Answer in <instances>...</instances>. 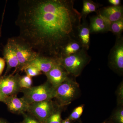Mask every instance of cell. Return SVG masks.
<instances>
[{
    "mask_svg": "<svg viewBox=\"0 0 123 123\" xmlns=\"http://www.w3.org/2000/svg\"><path fill=\"white\" fill-rule=\"evenodd\" d=\"M73 0H20L15 24L18 36L39 55L57 58L63 47L77 39L80 13Z\"/></svg>",
    "mask_w": 123,
    "mask_h": 123,
    "instance_id": "cell-1",
    "label": "cell"
},
{
    "mask_svg": "<svg viewBox=\"0 0 123 123\" xmlns=\"http://www.w3.org/2000/svg\"><path fill=\"white\" fill-rule=\"evenodd\" d=\"M58 63L66 70L68 75L79 76L85 66L90 62L91 57L87 50L84 48L77 53L67 56L56 58Z\"/></svg>",
    "mask_w": 123,
    "mask_h": 123,
    "instance_id": "cell-2",
    "label": "cell"
},
{
    "mask_svg": "<svg viewBox=\"0 0 123 123\" xmlns=\"http://www.w3.org/2000/svg\"><path fill=\"white\" fill-rule=\"evenodd\" d=\"M56 88H54L47 81L44 84L28 89H22V98L29 105L47 100H52L55 98Z\"/></svg>",
    "mask_w": 123,
    "mask_h": 123,
    "instance_id": "cell-3",
    "label": "cell"
},
{
    "mask_svg": "<svg viewBox=\"0 0 123 123\" xmlns=\"http://www.w3.org/2000/svg\"><path fill=\"white\" fill-rule=\"evenodd\" d=\"M12 38L18 61V67L13 73L14 74L23 71L28 65L39 55L19 36Z\"/></svg>",
    "mask_w": 123,
    "mask_h": 123,
    "instance_id": "cell-4",
    "label": "cell"
},
{
    "mask_svg": "<svg viewBox=\"0 0 123 123\" xmlns=\"http://www.w3.org/2000/svg\"><path fill=\"white\" fill-rule=\"evenodd\" d=\"M79 90L78 84L68 77L56 88L55 98L60 106L66 105L76 98Z\"/></svg>",
    "mask_w": 123,
    "mask_h": 123,
    "instance_id": "cell-5",
    "label": "cell"
},
{
    "mask_svg": "<svg viewBox=\"0 0 123 123\" xmlns=\"http://www.w3.org/2000/svg\"><path fill=\"white\" fill-rule=\"evenodd\" d=\"M108 64L113 70L119 73L123 71V37L122 35L116 36L114 46L108 55Z\"/></svg>",
    "mask_w": 123,
    "mask_h": 123,
    "instance_id": "cell-6",
    "label": "cell"
},
{
    "mask_svg": "<svg viewBox=\"0 0 123 123\" xmlns=\"http://www.w3.org/2000/svg\"><path fill=\"white\" fill-rule=\"evenodd\" d=\"M55 109L53 101L47 100L30 104L27 112L44 123Z\"/></svg>",
    "mask_w": 123,
    "mask_h": 123,
    "instance_id": "cell-7",
    "label": "cell"
},
{
    "mask_svg": "<svg viewBox=\"0 0 123 123\" xmlns=\"http://www.w3.org/2000/svg\"><path fill=\"white\" fill-rule=\"evenodd\" d=\"M20 77L18 73L0 77V92L6 97L17 95L22 90L19 85Z\"/></svg>",
    "mask_w": 123,
    "mask_h": 123,
    "instance_id": "cell-8",
    "label": "cell"
},
{
    "mask_svg": "<svg viewBox=\"0 0 123 123\" xmlns=\"http://www.w3.org/2000/svg\"><path fill=\"white\" fill-rule=\"evenodd\" d=\"M3 58L7 64V67L4 75H8L11 69L15 68V70L18 66L15 46L13 38H9L7 43L3 48L2 50Z\"/></svg>",
    "mask_w": 123,
    "mask_h": 123,
    "instance_id": "cell-9",
    "label": "cell"
},
{
    "mask_svg": "<svg viewBox=\"0 0 123 123\" xmlns=\"http://www.w3.org/2000/svg\"><path fill=\"white\" fill-rule=\"evenodd\" d=\"M3 103L10 111L17 114L22 115L27 112L29 105L22 97L18 98L17 95L6 97Z\"/></svg>",
    "mask_w": 123,
    "mask_h": 123,
    "instance_id": "cell-10",
    "label": "cell"
},
{
    "mask_svg": "<svg viewBox=\"0 0 123 123\" xmlns=\"http://www.w3.org/2000/svg\"><path fill=\"white\" fill-rule=\"evenodd\" d=\"M45 75L47 78V81L55 88L63 82L68 77L69 75L58 63Z\"/></svg>",
    "mask_w": 123,
    "mask_h": 123,
    "instance_id": "cell-11",
    "label": "cell"
},
{
    "mask_svg": "<svg viewBox=\"0 0 123 123\" xmlns=\"http://www.w3.org/2000/svg\"><path fill=\"white\" fill-rule=\"evenodd\" d=\"M57 63L56 58L39 55L26 67L32 66L35 67L45 74L49 72Z\"/></svg>",
    "mask_w": 123,
    "mask_h": 123,
    "instance_id": "cell-12",
    "label": "cell"
},
{
    "mask_svg": "<svg viewBox=\"0 0 123 123\" xmlns=\"http://www.w3.org/2000/svg\"><path fill=\"white\" fill-rule=\"evenodd\" d=\"M98 12L111 23L123 18V7L122 5L103 7L99 9Z\"/></svg>",
    "mask_w": 123,
    "mask_h": 123,
    "instance_id": "cell-13",
    "label": "cell"
},
{
    "mask_svg": "<svg viewBox=\"0 0 123 123\" xmlns=\"http://www.w3.org/2000/svg\"><path fill=\"white\" fill-rule=\"evenodd\" d=\"M82 21L77 30V39L81 44L82 47L88 51L90 46V30L86 20Z\"/></svg>",
    "mask_w": 123,
    "mask_h": 123,
    "instance_id": "cell-14",
    "label": "cell"
},
{
    "mask_svg": "<svg viewBox=\"0 0 123 123\" xmlns=\"http://www.w3.org/2000/svg\"><path fill=\"white\" fill-rule=\"evenodd\" d=\"M89 25L91 34L105 33L110 31V27L105 21L97 14L90 18Z\"/></svg>",
    "mask_w": 123,
    "mask_h": 123,
    "instance_id": "cell-15",
    "label": "cell"
},
{
    "mask_svg": "<svg viewBox=\"0 0 123 123\" xmlns=\"http://www.w3.org/2000/svg\"><path fill=\"white\" fill-rule=\"evenodd\" d=\"M83 48L77 39L72 40L65 45L60 54V56H67L77 53Z\"/></svg>",
    "mask_w": 123,
    "mask_h": 123,
    "instance_id": "cell-16",
    "label": "cell"
},
{
    "mask_svg": "<svg viewBox=\"0 0 123 123\" xmlns=\"http://www.w3.org/2000/svg\"><path fill=\"white\" fill-rule=\"evenodd\" d=\"M99 5L91 0H83L82 8L80 13L82 20H86L88 14L93 12L97 13L99 10Z\"/></svg>",
    "mask_w": 123,
    "mask_h": 123,
    "instance_id": "cell-17",
    "label": "cell"
},
{
    "mask_svg": "<svg viewBox=\"0 0 123 123\" xmlns=\"http://www.w3.org/2000/svg\"><path fill=\"white\" fill-rule=\"evenodd\" d=\"M123 31V18L111 23L110 26V31H111L116 36L122 35Z\"/></svg>",
    "mask_w": 123,
    "mask_h": 123,
    "instance_id": "cell-18",
    "label": "cell"
},
{
    "mask_svg": "<svg viewBox=\"0 0 123 123\" xmlns=\"http://www.w3.org/2000/svg\"><path fill=\"white\" fill-rule=\"evenodd\" d=\"M62 121L61 111L59 110L55 109L44 123H61Z\"/></svg>",
    "mask_w": 123,
    "mask_h": 123,
    "instance_id": "cell-19",
    "label": "cell"
},
{
    "mask_svg": "<svg viewBox=\"0 0 123 123\" xmlns=\"http://www.w3.org/2000/svg\"><path fill=\"white\" fill-rule=\"evenodd\" d=\"M32 84V77L26 75L21 76L19 80V85L22 89L31 88Z\"/></svg>",
    "mask_w": 123,
    "mask_h": 123,
    "instance_id": "cell-20",
    "label": "cell"
},
{
    "mask_svg": "<svg viewBox=\"0 0 123 123\" xmlns=\"http://www.w3.org/2000/svg\"><path fill=\"white\" fill-rule=\"evenodd\" d=\"M84 109V106L83 105H80L76 108L73 111L68 118L70 121L78 119L81 116L83 113Z\"/></svg>",
    "mask_w": 123,
    "mask_h": 123,
    "instance_id": "cell-21",
    "label": "cell"
},
{
    "mask_svg": "<svg viewBox=\"0 0 123 123\" xmlns=\"http://www.w3.org/2000/svg\"><path fill=\"white\" fill-rule=\"evenodd\" d=\"M24 72L26 75L32 77L41 75L43 73L37 68L32 66H28L24 69Z\"/></svg>",
    "mask_w": 123,
    "mask_h": 123,
    "instance_id": "cell-22",
    "label": "cell"
},
{
    "mask_svg": "<svg viewBox=\"0 0 123 123\" xmlns=\"http://www.w3.org/2000/svg\"><path fill=\"white\" fill-rule=\"evenodd\" d=\"M22 115L24 123H42L35 117L27 112L24 113Z\"/></svg>",
    "mask_w": 123,
    "mask_h": 123,
    "instance_id": "cell-23",
    "label": "cell"
},
{
    "mask_svg": "<svg viewBox=\"0 0 123 123\" xmlns=\"http://www.w3.org/2000/svg\"><path fill=\"white\" fill-rule=\"evenodd\" d=\"M114 120L116 123H123V110L121 109L116 112L114 117Z\"/></svg>",
    "mask_w": 123,
    "mask_h": 123,
    "instance_id": "cell-24",
    "label": "cell"
},
{
    "mask_svg": "<svg viewBox=\"0 0 123 123\" xmlns=\"http://www.w3.org/2000/svg\"><path fill=\"white\" fill-rule=\"evenodd\" d=\"M5 61L4 58L0 57V77L2 75L5 66Z\"/></svg>",
    "mask_w": 123,
    "mask_h": 123,
    "instance_id": "cell-25",
    "label": "cell"
},
{
    "mask_svg": "<svg viewBox=\"0 0 123 123\" xmlns=\"http://www.w3.org/2000/svg\"><path fill=\"white\" fill-rule=\"evenodd\" d=\"M108 2L112 6H118L121 5V0H108Z\"/></svg>",
    "mask_w": 123,
    "mask_h": 123,
    "instance_id": "cell-26",
    "label": "cell"
},
{
    "mask_svg": "<svg viewBox=\"0 0 123 123\" xmlns=\"http://www.w3.org/2000/svg\"><path fill=\"white\" fill-rule=\"evenodd\" d=\"M6 97L4 95L2 94L1 92H0V102H2L3 103L4 102Z\"/></svg>",
    "mask_w": 123,
    "mask_h": 123,
    "instance_id": "cell-27",
    "label": "cell"
},
{
    "mask_svg": "<svg viewBox=\"0 0 123 123\" xmlns=\"http://www.w3.org/2000/svg\"><path fill=\"white\" fill-rule=\"evenodd\" d=\"M4 10L5 11V10ZM5 11H4V12L3 15H2V21H1V24L0 27V37H1V27H2V22H3V19H4V14L5 13Z\"/></svg>",
    "mask_w": 123,
    "mask_h": 123,
    "instance_id": "cell-28",
    "label": "cell"
},
{
    "mask_svg": "<svg viewBox=\"0 0 123 123\" xmlns=\"http://www.w3.org/2000/svg\"><path fill=\"white\" fill-rule=\"evenodd\" d=\"M0 123H9L6 120L0 118Z\"/></svg>",
    "mask_w": 123,
    "mask_h": 123,
    "instance_id": "cell-29",
    "label": "cell"
},
{
    "mask_svg": "<svg viewBox=\"0 0 123 123\" xmlns=\"http://www.w3.org/2000/svg\"><path fill=\"white\" fill-rule=\"evenodd\" d=\"M24 123V122H23V121L22 122H20V123Z\"/></svg>",
    "mask_w": 123,
    "mask_h": 123,
    "instance_id": "cell-30",
    "label": "cell"
}]
</instances>
